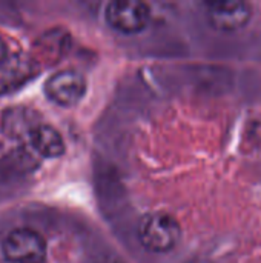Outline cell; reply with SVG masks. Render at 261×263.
<instances>
[{
  "label": "cell",
  "instance_id": "52a82bcc",
  "mask_svg": "<svg viewBox=\"0 0 261 263\" xmlns=\"http://www.w3.org/2000/svg\"><path fill=\"white\" fill-rule=\"evenodd\" d=\"M28 137L34 149L43 157L55 159L65 153V142L60 133L49 125H35Z\"/></svg>",
  "mask_w": 261,
  "mask_h": 263
},
{
  "label": "cell",
  "instance_id": "8992f818",
  "mask_svg": "<svg viewBox=\"0 0 261 263\" xmlns=\"http://www.w3.org/2000/svg\"><path fill=\"white\" fill-rule=\"evenodd\" d=\"M37 65L32 59L6 57L0 65V94L12 92L28 83L37 72Z\"/></svg>",
  "mask_w": 261,
  "mask_h": 263
},
{
  "label": "cell",
  "instance_id": "9c48e42d",
  "mask_svg": "<svg viewBox=\"0 0 261 263\" xmlns=\"http://www.w3.org/2000/svg\"><path fill=\"white\" fill-rule=\"evenodd\" d=\"M6 57H8V46H6L3 37L0 35V65L6 60Z\"/></svg>",
  "mask_w": 261,
  "mask_h": 263
},
{
  "label": "cell",
  "instance_id": "3957f363",
  "mask_svg": "<svg viewBox=\"0 0 261 263\" xmlns=\"http://www.w3.org/2000/svg\"><path fill=\"white\" fill-rule=\"evenodd\" d=\"M149 15L148 5L137 0H115L106 8L108 23L123 34H135L145 29Z\"/></svg>",
  "mask_w": 261,
  "mask_h": 263
},
{
  "label": "cell",
  "instance_id": "5b68a950",
  "mask_svg": "<svg viewBox=\"0 0 261 263\" xmlns=\"http://www.w3.org/2000/svg\"><path fill=\"white\" fill-rule=\"evenodd\" d=\"M209 23L220 31H237L251 20L252 9L249 3L238 0H217L206 5Z\"/></svg>",
  "mask_w": 261,
  "mask_h": 263
},
{
  "label": "cell",
  "instance_id": "277c9868",
  "mask_svg": "<svg viewBox=\"0 0 261 263\" xmlns=\"http://www.w3.org/2000/svg\"><path fill=\"white\" fill-rule=\"evenodd\" d=\"M45 92L49 100L60 106H74L86 92V80L75 69H63L48 79Z\"/></svg>",
  "mask_w": 261,
  "mask_h": 263
},
{
  "label": "cell",
  "instance_id": "ba28073f",
  "mask_svg": "<svg viewBox=\"0 0 261 263\" xmlns=\"http://www.w3.org/2000/svg\"><path fill=\"white\" fill-rule=\"evenodd\" d=\"M68 40H69L68 35H65L63 32H60V34L49 32L48 35H43L37 46L40 60H45V63H48V65L57 63V60L65 54ZM38 57L32 59V60L35 62V60H38Z\"/></svg>",
  "mask_w": 261,
  "mask_h": 263
},
{
  "label": "cell",
  "instance_id": "7a4b0ae2",
  "mask_svg": "<svg viewBox=\"0 0 261 263\" xmlns=\"http://www.w3.org/2000/svg\"><path fill=\"white\" fill-rule=\"evenodd\" d=\"M3 254L11 263H43L46 259V242L34 230L17 228L3 239Z\"/></svg>",
  "mask_w": 261,
  "mask_h": 263
},
{
  "label": "cell",
  "instance_id": "6da1fadb",
  "mask_svg": "<svg viewBox=\"0 0 261 263\" xmlns=\"http://www.w3.org/2000/svg\"><path fill=\"white\" fill-rule=\"evenodd\" d=\"M182 237L178 222L166 213H152L138 225V240L151 253H168L174 250Z\"/></svg>",
  "mask_w": 261,
  "mask_h": 263
}]
</instances>
